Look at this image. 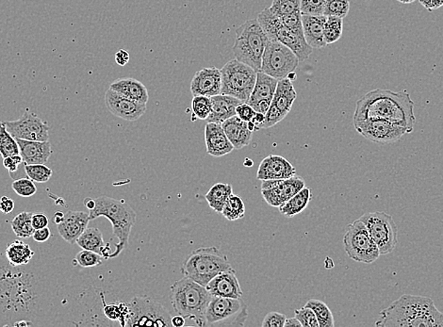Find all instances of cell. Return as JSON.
<instances>
[{
  "mask_svg": "<svg viewBox=\"0 0 443 327\" xmlns=\"http://www.w3.org/2000/svg\"><path fill=\"white\" fill-rule=\"evenodd\" d=\"M364 119H382L404 126L412 133L416 123L414 102L407 91L375 89L356 102L353 121Z\"/></svg>",
  "mask_w": 443,
  "mask_h": 327,
  "instance_id": "6da1fadb",
  "label": "cell"
},
{
  "mask_svg": "<svg viewBox=\"0 0 443 327\" xmlns=\"http://www.w3.org/2000/svg\"><path fill=\"white\" fill-rule=\"evenodd\" d=\"M377 327H443V313L429 297L404 294L380 312Z\"/></svg>",
  "mask_w": 443,
  "mask_h": 327,
  "instance_id": "7a4b0ae2",
  "label": "cell"
},
{
  "mask_svg": "<svg viewBox=\"0 0 443 327\" xmlns=\"http://www.w3.org/2000/svg\"><path fill=\"white\" fill-rule=\"evenodd\" d=\"M170 297L177 314L194 321L200 327L206 326L205 316L212 297L206 287L184 277L173 284Z\"/></svg>",
  "mask_w": 443,
  "mask_h": 327,
  "instance_id": "3957f363",
  "label": "cell"
},
{
  "mask_svg": "<svg viewBox=\"0 0 443 327\" xmlns=\"http://www.w3.org/2000/svg\"><path fill=\"white\" fill-rule=\"evenodd\" d=\"M90 221L101 217L107 218L112 224L113 236L117 238L115 250L110 254V259L120 255L129 245L131 228L136 223V212L124 200H117L109 196H100L96 199V207L89 210Z\"/></svg>",
  "mask_w": 443,
  "mask_h": 327,
  "instance_id": "277c9868",
  "label": "cell"
},
{
  "mask_svg": "<svg viewBox=\"0 0 443 327\" xmlns=\"http://www.w3.org/2000/svg\"><path fill=\"white\" fill-rule=\"evenodd\" d=\"M231 268L228 256L217 247H201L188 256L181 267V272L206 287L213 277Z\"/></svg>",
  "mask_w": 443,
  "mask_h": 327,
  "instance_id": "5b68a950",
  "label": "cell"
},
{
  "mask_svg": "<svg viewBox=\"0 0 443 327\" xmlns=\"http://www.w3.org/2000/svg\"><path fill=\"white\" fill-rule=\"evenodd\" d=\"M268 37L259 25L258 19H250L236 29L233 45L235 59L261 71V61Z\"/></svg>",
  "mask_w": 443,
  "mask_h": 327,
  "instance_id": "8992f818",
  "label": "cell"
},
{
  "mask_svg": "<svg viewBox=\"0 0 443 327\" xmlns=\"http://www.w3.org/2000/svg\"><path fill=\"white\" fill-rule=\"evenodd\" d=\"M258 21L268 39L277 41L290 48L299 61H306L312 55L313 48L307 45L305 36L286 28L279 17L273 13L269 8H266L259 13Z\"/></svg>",
  "mask_w": 443,
  "mask_h": 327,
  "instance_id": "52a82bcc",
  "label": "cell"
},
{
  "mask_svg": "<svg viewBox=\"0 0 443 327\" xmlns=\"http://www.w3.org/2000/svg\"><path fill=\"white\" fill-rule=\"evenodd\" d=\"M256 72L252 67L234 59L221 69L222 94L236 97L245 103L255 87Z\"/></svg>",
  "mask_w": 443,
  "mask_h": 327,
  "instance_id": "ba28073f",
  "label": "cell"
},
{
  "mask_svg": "<svg viewBox=\"0 0 443 327\" xmlns=\"http://www.w3.org/2000/svg\"><path fill=\"white\" fill-rule=\"evenodd\" d=\"M247 317V305L242 298L212 296L207 307L205 326H244Z\"/></svg>",
  "mask_w": 443,
  "mask_h": 327,
  "instance_id": "9c48e42d",
  "label": "cell"
},
{
  "mask_svg": "<svg viewBox=\"0 0 443 327\" xmlns=\"http://www.w3.org/2000/svg\"><path fill=\"white\" fill-rule=\"evenodd\" d=\"M344 247L351 259L362 263H374L381 256L365 224L359 219L348 224L344 236Z\"/></svg>",
  "mask_w": 443,
  "mask_h": 327,
  "instance_id": "30bf717a",
  "label": "cell"
},
{
  "mask_svg": "<svg viewBox=\"0 0 443 327\" xmlns=\"http://www.w3.org/2000/svg\"><path fill=\"white\" fill-rule=\"evenodd\" d=\"M129 316L126 326L171 327L172 317L166 307L148 297H134L129 303Z\"/></svg>",
  "mask_w": 443,
  "mask_h": 327,
  "instance_id": "8fae6325",
  "label": "cell"
},
{
  "mask_svg": "<svg viewBox=\"0 0 443 327\" xmlns=\"http://www.w3.org/2000/svg\"><path fill=\"white\" fill-rule=\"evenodd\" d=\"M363 221L380 255H388L395 249L398 242V229L393 217L386 212L365 213L359 218Z\"/></svg>",
  "mask_w": 443,
  "mask_h": 327,
  "instance_id": "7c38bea8",
  "label": "cell"
},
{
  "mask_svg": "<svg viewBox=\"0 0 443 327\" xmlns=\"http://www.w3.org/2000/svg\"><path fill=\"white\" fill-rule=\"evenodd\" d=\"M299 59L296 54L277 41L268 39L261 61V71L275 80L287 78L291 72H296Z\"/></svg>",
  "mask_w": 443,
  "mask_h": 327,
  "instance_id": "4fadbf2b",
  "label": "cell"
},
{
  "mask_svg": "<svg viewBox=\"0 0 443 327\" xmlns=\"http://www.w3.org/2000/svg\"><path fill=\"white\" fill-rule=\"evenodd\" d=\"M356 131L365 139L375 144L388 145L398 142L409 131L404 126L396 125L382 119H364L353 121Z\"/></svg>",
  "mask_w": 443,
  "mask_h": 327,
  "instance_id": "5bb4252c",
  "label": "cell"
},
{
  "mask_svg": "<svg viewBox=\"0 0 443 327\" xmlns=\"http://www.w3.org/2000/svg\"><path fill=\"white\" fill-rule=\"evenodd\" d=\"M296 97L297 93L293 81L289 78L278 80L274 99L272 100L268 112H266V121L261 129L272 128L285 119L286 116L290 113Z\"/></svg>",
  "mask_w": 443,
  "mask_h": 327,
  "instance_id": "9a60e30c",
  "label": "cell"
},
{
  "mask_svg": "<svg viewBox=\"0 0 443 327\" xmlns=\"http://www.w3.org/2000/svg\"><path fill=\"white\" fill-rule=\"evenodd\" d=\"M7 131L15 139L40 140L50 139V126L36 113L27 110L22 117L15 121L4 122Z\"/></svg>",
  "mask_w": 443,
  "mask_h": 327,
  "instance_id": "2e32d148",
  "label": "cell"
},
{
  "mask_svg": "<svg viewBox=\"0 0 443 327\" xmlns=\"http://www.w3.org/2000/svg\"><path fill=\"white\" fill-rule=\"evenodd\" d=\"M105 104L116 117L129 122L139 120L147 109V104L129 99L110 89L105 94Z\"/></svg>",
  "mask_w": 443,
  "mask_h": 327,
  "instance_id": "e0dca14e",
  "label": "cell"
},
{
  "mask_svg": "<svg viewBox=\"0 0 443 327\" xmlns=\"http://www.w3.org/2000/svg\"><path fill=\"white\" fill-rule=\"evenodd\" d=\"M278 80L270 77L266 73L259 71L256 73L255 87L248 99L247 103L256 110V112L266 115L272 100L274 99L275 89H277Z\"/></svg>",
  "mask_w": 443,
  "mask_h": 327,
  "instance_id": "ac0fdd59",
  "label": "cell"
},
{
  "mask_svg": "<svg viewBox=\"0 0 443 327\" xmlns=\"http://www.w3.org/2000/svg\"><path fill=\"white\" fill-rule=\"evenodd\" d=\"M305 187L306 182L303 178L296 175L281 180L279 184L270 190L261 191V196L270 206L279 208Z\"/></svg>",
  "mask_w": 443,
  "mask_h": 327,
  "instance_id": "d6986e66",
  "label": "cell"
},
{
  "mask_svg": "<svg viewBox=\"0 0 443 327\" xmlns=\"http://www.w3.org/2000/svg\"><path fill=\"white\" fill-rule=\"evenodd\" d=\"M221 70L216 67H208L199 70L194 75L191 82V92L194 96H215L221 94Z\"/></svg>",
  "mask_w": 443,
  "mask_h": 327,
  "instance_id": "ffe728a7",
  "label": "cell"
},
{
  "mask_svg": "<svg viewBox=\"0 0 443 327\" xmlns=\"http://www.w3.org/2000/svg\"><path fill=\"white\" fill-rule=\"evenodd\" d=\"M296 175V167L282 156L269 155L259 164L256 178L259 180H287Z\"/></svg>",
  "mask_w": 443,
  "mask_h": 327,
  "instance_id": "44dd1931",
  "label": "cell"
},
{
  "mask_svg": "<svg viewBox=\"0 0 443 327\" xmlns=\"http://www.w3.org/2000/svg\"><path fill=\"white\" fill-rule=\"evenodd\" d=\"M212 296L242 298L244 291L240 288L239 279L233 268L220 272L213 277L206 286Z\"/></svg>",
  "mask_w": 443,
  "mask_h": 327,
  "instance_id": "7402d4cb",
  "label": "cell"
},
{
  "mask_svg": "<svg viewBox=\"0 0 443 327\" xmlns=\"http://www.w3.org/2000/svg\"><path fill=\"white\" fill-rule=\"evenodd\" d=\"M90 216L85 212H67L61 223L57 224L59 234L70 245L77 242L78 238L88 228Z\"/></svg>",
  "mask_w": 443,
  "mask_h": 327,
  "instance_id": "603a6c76",
  "label": "cell"
},
{
  "mask_svg": "<svg viewBox=\"0 0 443 327\" xmlns=\"http://www.w3.org/2000/svg\"><path fill=\"white\" fill-rule=\"evenodd\" d=\"M205 144L207 153L216 158L228 155L234 150L220 124L207 123L205 126Z\"/></svg>",
  "mask_w": 443,
  "mask_h": 327,
  "instance_id": "cb8c5ba5",
  "label": "cell"
},
{
  "mask_svg": "<svg viewBox=\"0 0 443 327\" xmlns=\"http://www.w3.org/2000/svg\"><path fill=\"white\" fill-rule=\"evenodd\" d=\"M16 142L25 164H45L52 155V147L48 140L40 142L16 139Z\"/></svg>",
  "mask_w": 443,
  "mask_h": 327,
  "instance_id": "d4e9b609",
  "label": "cell"
},
{
  "mask_svg": "<svg viewBox=\"0 0 443 327\" xmlns=\"http://www.w3.org/2000/svg\"><path fill=\"white\" fill-rule=\"evenodd\" d=\"M212 100V112L207 118V123L222 124L228 119L236 115V108L242 103L236 97L228 94H217L210 97Z\"/></svg>",
  "mask_w": 443,
  "mask_h": 327,
  "instance_id": "484cf974",
  "label": "cell"
},
{
  "mask_svg": "<svg viewBox=\"0 0 443 327\" xmlns=\"http://www.w3.org/2000/svg\"><path fill=\"white\" fill-rule=\"evenodd\" d=\"M222 128L231 140L234 150H242L247 147L252 140L253 131L248 126L247 122L242 121L237 115L224 122Z\"/></svg>",
  "mask_w": 443,
  "mask_h": 327,
  "instance_id": "4316f807",
  "label": "cell"
},
{
  "mask_svg": "<svg viewBox=\"0 0 443 327\" xmlns=\"http://www.w3.org/2000/svg\"><path fill=\"white\" fill-rule=\"evenodd\" d=\"M328 17L326 15H302V24H303V31L305 39L307 45L312 48H326V43L324 38V29H325L326 21Z\"/></svg>",
  "mask_w": 443,
  "mask_h": 327,
  "instance_id": "83f0119b",
  "label": "cell"
},
{
  "mask_svg": "<svg viewBox=\"0 0 443 327\" xmlns=\"http://www.w3.org/2000/svg\"><path fill=\"white\" fill-rule=\"evenodd\" d=\"M110 90L117 92L129 99L147 104L150 100L147 87L140 81L132 78H119L110 85Z\"/></svg>",
  "mask_w": 443,
  "mask_h": 327,
  "instance_id": "f1b7e54d",
  "label": "cell"
},
{
  "mask_svg": "<svg viewBox=\"0 0 443 327\" xmlns=\"http://www.w3.org/2000/svg\"><path fill=\"white\" fill-rule=\"evenodd\" d=\"M75 243L82 249L99 254L103 259H110V254L112 253L109 243L104 242L103 235L97 228H86Z\"/></svg>",
  "mask_w": 443,
  "mask_h": 327,
  "instance_id": "f546056e",
  "label": "cell"
},
{
  "mask_svg": "<svg viewBox=\"0 0 443 327\" xmlns=\"http://www.w3.org/2000/svg\"><path fill=\"white\" fill-rule=\"evenodd\" d=\"M312 197V190L305 187L278 209H279L281 215L285 217L293 218L307 209Z\"/></svg>",
  "mask_w": 443,
  "mask_h": 327,
  "instance_id": "4dcf8cb0",
  "label": "cell"
},
{
  "mask_svg": "<svg viewBox=\"0 0 443 327\" xmlns=\"http://www.w3.org/2000/svg\"><path fill=\"white\" fill-rule=\"evenodd\" d=\"M34 251L21 240L10 242L6 248V258L10 266L20 267L29 264L34 256Z\"/></svg>",
  "mask_w": 443,
  "mask_h": 327,
  "instance_id": "1f68e13d",
  "label": "cell"
},
{
  "mask_svg": "<svg viewBox=\"0 0 443 327\" xmlns=\"http://www.w3.org/2000/svg\"><path fill=\"white\" fill-rule=\"evenodd\" d=\"M232 193H233V188H232L231 184L216 183L208 191L205 196V199H206L210 209L221 213L226 200L229 198Z\"/></svg>",
  "mask_w": 443,
  "mask_h": 327,
  "instance_id": "d6a6232c",
  "label": "cell"
},
{
  "mask_svg": "<svg viewBox=\"0 0 443 327\" xmlns=\"http://www.w3.org/2000/svg\"><path fill=\"white\" fill-rule=\"evenodd\" d=\"M13 233L19 238L29 239L34 235L35 229L32 226V213L24 212L16 215L10 221Z\"/></svg>",
  "mask_w": 443,
  "mask_h": 327,
  "instance_id": "836d02e7",
  "label": "cell"
},
{
  "mask_svg": "<svg viewBox=\"0 0 443 327\" xmlns=\"http://www.w3.org/2000/svg\"><path fill=\"white\" fill-rule=\"evenodd\" d=\"M305 307H310L317 317L319 327H333L335 326L333 314L325 302L317 299H310Z\"/></svg>",
  "mask_w": 443,
  "mask_h": 327,
  "instance_id": "e575fe53",
  "label": "cell"
},
{
  "mask_svg": "<svg viewBox=\"0 0 443 327\" xmlns=\"http://www.w3.org/2000/svg\"><path fill=\"white\" fill-rule=\"evenodd\" d=\"M221 215L231 221L244 218L245 215V202L242 201L240 196H234L232 194L229 198L226 200Z\"/></svg>",
  "mask_w": 443,
  "mask_h": 327,
  "instance_id": "d590c367",
  "label": "cell"
},
{
  "mask_svg": "<svg viewBox=\"0 0 443 327\" xmlns=\"http://www.w3.org/2000/svg\"><path fill=\"white\" fill-rule=\"evenodd\" d=\"M19 154L20 150L15 138L7 131L4 122H0V155L4 159Z\"/></svg>",
  "mask_w": 443,
  "mask_h": 327,
  "instance_id": "8d00e7d4",
  "label": "cell"
},
{
  "mask_svg": "<svg viewBox=\"0 0 443 327\" xmlns=\"http://www.w3.org/2000/svg\"><path fill=\"white\" fill-rule=\"evenodd\" d=\"M344 32V19L328 16L324 29V38L326 45L334 44L342 37Z\"/></svg>",
  "mask_w": 443,
  "mask_h": 327,
  "instance_id": "74e56055",
  "label": "cell"
},
{
  "mask_svg": "<svg viewBox=\"0 0 443 327\" xmlns=\"http://www.w3.org/2000/svg\"><path fill=\"white\" fill-rule=\"evenodd\" d=\"M105 316L110 321H119L122 326H126L129 316V307L126 303L105 305L103 307Z\"/></svg>",
  "mask_w": 443,
  "mask_h": 327,
  "instance_id": "f35d334b",
  "label": "cell"
},
{
  "mask_svg": "<svg viewBox=\"0 0 443 327\" xmlns=\"http://www.w3.org/2000/svg\"><path fill=\"white\" fill-rule=\"evenodd\" d=\"M193 116L199 120H207L212 112V100L205 96H194L191 101Z\"/></svg>",
  "mask_w": 443,
  "mask_h": 327,
  "instance_id": "ab89813d",
  "label": "cell"
},
{
  "mask_svg": "<svg viewBox=\"0 0 443 327\" xmlns=\"http://www.w3.org/2000/svg\"><path fill=\"white\" fill-rule=\"evenodd\" d=\"M25 172L29 178L37 183L48 182L53 174L45 164H25Z\"/></svg>",
  "mask_w": 443,
  "mask_h": 327,
  "instance_id": "60d3db41",
  "label": "cell"
},
{
  "mask_svg": "<svg viewBox=\"0 0 443 327\" xmlns=\"http://www.w3.org/2000/svg\"><path fill=\"white\" fill-rule=\"evenodd\" d=\"M350 10V0H326L324 15L345 18Z\"/></svg>",
  "mask_w": 443,
  "mask_h": 327,
  "instance_id": "b9f144b4",
  "label": "cell"
},
{
  "mask_svg": "<svg viewBox=\"0 0 443 327\" xmlns=\"http://www.w3.org/2000/svg\"><path fill=\"white\" fill-rule=\"evenodd\" d=\"M301 0H273L269 9L275 15H291L301 13L300 10Z\"/></svg>",
  "mask_w": 443,
  "mask_h": 327,
  "instance_id": "7bdbcfd3",
  "label": "cell"
},
{
  "mask_svg": "<svg viewBox=\"0 0 443 327\" xmlns=\"http://www.w3.org/2000/svg\"><path fill=\"white\" fill-rule=\"evenodd\" d=\"M75 259L77 263L80 265V266L83 267V268H91V267L101 265L103 256H100L99 254L93 252V251L82 249L80 253H78Z\"/></svg>",
  "mask_w": 443,
  "mask_h": 327,
  "instance_id": "ee69618b",
  "label": "cell"
},
{
  "mask_svg": "<svg viewBox=\"0 0 443 327\" xmlns=\"http://www.w3.org/2000/svg\"><path fill=\"white\" fill-rule=\"evenodd\" d=\"M12 187L19 196L31 197L37 193L36 186L31 178H19L13 181Z\"/></svg>",
  "mask_w": 443,
  "mask_h": 327,
  "instance_id": "f6af8a7d",
  "label": "cell"
},
{
  "mask_svg": "<svg viewBox=\"0 0 443 327\" xmlns=\"http://www.w3.org/2000/svg\"><path fill=\"white\" fill-rule=\"evenodd\" d=\"M326 0H301V15H323Z\"/></svg>",
  "mask_w": 443,
  "mask_h": 327,
  "instance_id": "bcb514c9",
  "label": "cell"
},
{
  "mask_svg": "<svg viewBox=\"0 0 443 327\" xmlns=\"http://www.w3.org/2000/svg\"><path fill=\"white\" fill-rule=\"evenodd\" d=\"M278 17H279L281 22H282L286 28L290 29L291 31L296 32V34L304 36L301 13L279 15Z\"/></svg>",
  "mask_w": 443,
  "mask_h": 327,
  "instance_id": "7dc6e473",
  "label": "cell"
},
{
  "mask_svg": "<svg viewBox=\"0 0 443 327\" xmlns=\"http://www.w3.org/2000/svg\"><path fill=\"white\" fill-rule=\"evenodd\" d=\"M294 317L301 324L302 327H319L317 317L314 312L310 307H304L301 309L296 310Z\"/></svg>",
  "mask_w": 443,
  "mask_h": 327,
  "instance_id": "c3c4849f",
  "label": "cell"
},
{
  "mask_svg": "<svg viewBox=\"0 0 443 327\" xmlns=\"http://www.w3.org/2000/svg\"><path fill=\"white\" fill-rule=\"evenodd\" d=\"M287 320L285 314L279 312H270L266 316L261 326L263 327H284L285 321Z\"/></svg>",
  "mask_w": 443,
  "mask_h": 327,
  "instance_id": "681fc988",
  "label": "cell"
},
{
  "mask_svg": "<svg viewBox=\"0 0 443 327\" xmlns=\"http://www.w3.org/2000/svg\"><path fill=\"white\" fill-rule=\"evenodd\" d=\"M256 112V110L249 104L245 103V102H242L236 108V115L242 121H252V119L255 117Z\"/></svg>",
  "mask_w": 443,
  "mask_h": 327,
  "instance_id": "f907efd6",
  "label": "cell"
},
{
  "mask_svg": "<svg viewBox=\"0 0 443 327\" xmlns=\"http://www.w3.org/2000/svg\"><path fill=\"white\" fill-rule=\"evenodd\" d=\"M23 164V159L20 154L19 155H13L7 157L3 159V166L5 168L9 171L10 174L17 171L18 166Z\"/></svg>",
  "mask_w": 443,
  "mask_h": 327,
  "instance_id": "816d5d0a",
  "label": "cell"
},
{
  "mask_svg": "<svg viewBox=\"0 0 443 327\" xmlns=\"http://www.w3.org/2000/svg\"><path fill=\"white\" fill-rule=\"evenodd\" d=\"M32 226L34 229L47 228L48 226V216L43 212L32 213Z\"/></svg>",
  "mask_w": 443,
  "mask_h": 327,
  "instance_id": "f5cc1de1",
  "label": "cell"
},
{
  "mask_svg": "<svg viewBox=\"0 0 443 327\" xmlns=\"http://www.w3.org/2000/svg\"><path fill=\"white\" fill-rule=\"evenodd\" d=\"M15 210V201L8 196H2L0 198V212L3 215H9Z\"/></svg>",
  "mask_w": 443,
  "mask_h": 327,
  "instance_id": "db71d44e",
  "label": "cell"
},
{
  "mask_svg": "<svg viewBox=\"0 0 443 327\" xmlns=\"http://www.w3.org/2000/svg\"><path fill=\"white\" fill-rule=\"evenodd\" d=\"M50 237L51 231L48 226L44 228L35 229L34 233L32 235V238L37 242H45L50 240Z\"/></svg>",
  "mask_w": 443,
  "mask_h": 327,
  "instance_id": "11a10c76",
  "label": "cell"
},
{
  "mask_svg": "<svg viewBox=\"0 0 443 327\" xmlns=\"http://www.w3.org/2000/svg\"><path fill=\"white\" fill-rule=\"evenodd\" d=\"M421 6L425 7L429 12L440 9L443 6V0H419Z\"/></svg>",
  "mask_w": 443,
  "mask_h": 327,
  "instance_id": "9f6ffc18",
  "label": "cell"
},
{
  "mask_svg": "<svg viewBox=\"0 0 443 327\" xmlns=\"http://www.w3.org/2000/svg\"><path fill=\"white\" fill-rule=\"evenodd\" d=\"M129 59L131 57H129L128 51L120 50L115 54V61L118 66H125L129 63Z\"/></svg>",
  "mask_w": 443,
  "mask_h": 327,
  "instance_id": "6f0895ef",
  "label": "cell"
},
{
  "mask_svg": "<svg viewBox=\"0 0 443 327\" xmlns=\"http://www.w3.org/2000/svg\"><path fill=\"white\" fill-rule=\"evenodd\" d=\"M264 121H266V115L261 112H256L255 117L252 119V123L254 126H255V131H258V129H261V126H263Z\"/></svg>",
  "mask_w": 443,
  "mask_h": 327,
  "instance_id": "680465c9",
  "label": "cell"
},
{
  "mask_svg": "<svg viewBox=\"0 0 443 327\" xmlns=\"http://www.w3.org/2000/svg\"><path fill=\"white\" fill-rule=\"evenodd\" d=\"M281 180H263V183H261V191H267L270 190V189H273L281 182Z\"/></svg>",
  "mask_w": 443,
  "mask_h": 327,
  "instance_id": "91938a15",
  "label": "cell"
},
{
  "mask_svg": "<svg viewBox=\"0 0 443 327\" xmlns=\"http://www.w3.org/2000/svg\"><path fill=\"white\" fill-rule=\"evenodd\" d=\"M186 319L181 315L175 316L172 318V326L175 327L184 326Z\"/></svg>",
  "mask_w": 443,
  "mask_h": 327,
  "instance_id": "94428289",
  "label": "cell"
},
{
  "mask_svg": "<svg viewBox=\"0 0 443 327\" xmlns=\"http://www.w3.org/2000/svg\"><path fill=\"white\" fill-rule=\"evenodd\" d=\"M291 326L302 327L301 324H300V321L297 320L296 317L287 319L285 321L284 327Z\"/></svg>",
  "mask_w": 443,
  "mask_h": 327,
  "instance_id": "6125c7cd",
  "label": "cell"
},
{
  "mask_svg": "<svg viewBox=\"0 0 443 327\" xmlns=\"http://www.w3.org/2000/svg\"><path fill=\"white\" fill-rule=\"evenodd\" d=\"M85 205L89 210H92L96 207V199L89 198V197H87V198L85 200Z\"/></svg>",
  "mask_w": 443,
  "mask_h": 327,
  "instance_id": "be15d7a7",
  "label": "cell"
},
{
  "mask_svg": "<svg viewBox=\"0 0 443 327\" xmlns=\"http://www.w3.org/2000/svg\"><path fill=\"white\" fill-rule=\"evenodd\" d=\"M64 218V213L61 212H57L55 215H54V221H55L56 224L61 223Z\"/></svg>",
  "mask_w": 443,
  "mask_h": 327,
  "instance_id": "e7e4bbea",
  "label": "cell"
},
{
  "mask_svg": "<svg viewBox=\"0 0 443 327\" xmlns=\"http://www.w3.org/2000/svg\"><path fill=\"white\" fill-rule=\"evenodd\" d=\"M396 1L400 2V3L402 4H412L414 3L416 0H396Z\"/></svg>",
  "mask_w": 443,
  "mask_h": 327,
  "instance_id": "03108f58",
  "label": "cell"
},
{
  "mask_svg": "<svg viewBox=\"0 0 443 327\" xmlns=\"http://www.w3.org/2000/svg\"><path fill=\"white\" fill-rule=\"evenodd\" d=\"M296 77H297L296 73L291 72L290 73V74H289L287 78H289V80H290L291 81H293V80H296Z\"/></svg>",
  "mask_w": 443,
  "mask_h": 327,
  "instance_id": "003e7915",
  "label": "cell"
}]
</instances>
